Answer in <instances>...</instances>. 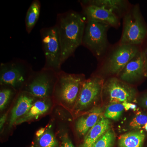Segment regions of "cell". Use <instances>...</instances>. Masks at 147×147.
<instances>
[{
    "label": "cell",
    "instance_id": "8992f818",
    "mask_svg": "<svg viewBox=\"0 0 147 147\" xmlns=\"http://www.w3.org/2000/svg\"><path fill=\"white\" fill-rule=\"evenodd\" d=\"M147 35V28L138 5L133 7L125 15L121 44L140 45Z\"/></svg>",
    "mask_w": 147,
    "mask_h": 147
},
{
    "label": "cell",
    "instance_id": "d4e9b609",
    "mask_svg": "<svg viewBox=\"0 0 147 147\" xmlns=\"http://www.w3.org/2000/svg\"><path fill=\"white\" fill-rule=\"evenodd\" d=\"M60 147H75L67 132H64L60 136Z\"/></svg>",
    "mask_w": 147,
    "mask_h": 147
},
{
    "label": "cell",
    "instance_id": "7c38bea8",
    "mask_svg": "<svg viewBox=\"0 0 147 147\" xmlns=\"http://www.w3.org/2000/svg\"><path fill=\"white\" fill-rule=\"evenodd\" d=\"M84 14L87 20L91 19L116 27L119 24L118 17L115 13L94 5H82Z\"/></svg>",
    "mask_w": 147,
    "mask_h": 147
},
{
    "label": "cell",
    "instance_id": "8fae6325",
    "mask_svg": "<svg viewBox=\"0 0 147 147\" xmlns=\"http://www.w3.org/2000/svg\"><path fill=\"white\" fill-rule=\"evenodd\" d=\"M119 79L131 84L147 76V65L143 51H139L118 75Z\"/></svg>",
    "mask_w": 147,
    "mask_h": 147
},
{
    "label": "cell",
    "instance_id": "30bf717a",
    "mask_svg": "<svg viewBox=\"0 0 147 147\" xmlns=\"http://www.w3.org/2000/svg\"><path fill=\"white\" fill-rule=\"evenodd\" d=\"M102 91L110 103L132 102L137 94V90L119 78L112 77L103 85Z\"/></svg>",
    "mask_w": 147,
    "mask_h": 147
},
{
    "label": "cell",
    "instance_id": "7a4b0ae2",
    "mask_svg": "<svg viewBox=\"0 0 147 147\" xmlns=\"http://www.w3.org/2000/svg\"><path fill=\"white\" fill-rule=\"evenodd\" d=\"M86 79L82 74L57 73L53 96L61 105L73 110Z\"/></svg>",
    "mask_w": 147,
    "mask_h": 147
},
{
    "label": "cell",
    "instance_id": "2e32d148",
    "mask_svg": "<svg viewBox=\"0 0 147 147\" xmlns=\"http://www.w3.org/2000/svg\"><path fill=\"white\" fill-rule=\"evenodd\" d=\"M111 123L108 119L102 116L96 123L85 136L80 147H92L98 139L110 128Z\"/></svg>",
    "mask_w": 147,
    "mask_h": 147
},
{
    "label": "cell",
    "instance_id": "d6986e66",
    "mask_svg": "<svg viewBox=\"0 0 147 147\" xmlns=\"http://www.w3.org/2000/svg\"><path fill=\"white\" fill-rule=\"evenodd\" d=\"M146 138L144 131L133 130L121 135L118 140L119 147H143Z\"/></svg>",
    "mask_w": 147,
    "mask_h": 147
},
{
    "label": "cell",
    "instance_id": "44dd1931",
    "mask_svg": "<svg viewBox=\"0 0 147 147\" xmlns=\"http://www.w3.org/2000/svg\"><path fill=\"white\" fill-rule=\"evenodd\" d=\"M124 110V107L122 103H110L105 109L104 117L108 119L118 121Z\"/></svg>",
    "mask_w": 147,
    "mask_h": 147
},
{
    "label": "cell",
    "instance_id": "3957f363",
    "mask_svg": "<svg viewBox=\"0 0 147 147\" xmlns=\"http://www.w3.org/2000/svg\"><path fill=\"white\" fill-rule=\"evenodd\" d=\"M33 72L31 65L23 60L2 63L0 65V84L9 86L20 91Z\"/></svg>",
    "mask_w": 147,
    "mask_h": 147
},
{
    "label": "cell",
    "instance_id": "ffe728a7",
    "mask_svg": "<svg viewBox=\"0 0 147 147\" xmlns=\"http://www.w3.org/2000/svg\"><path fill=\"white\" fill-rule=\"evenodd\" d=\"M40 2L38 0H34L27 11L25 23L26 30L28 34L31 32L38 21L40 14Z\"/></svg>",
    "mask_w": 147,
    "mask_h": 147
},
{
    "label": "cell",
    "instance_id": "ac0fdd59",
    "mask_svg": "<svg viewBox=\"0 0 147 147\" xmlns=\"http://www.w3.org/2000/svg\"><path fill=\"white\" fill-rule=\"evenodd\" d=\"M82 5H94L101 7L115 13L117 16L126 10L127 5L122 0H91L81 2Z\"/></svg>",
    "mask_w": 147,
    "mask_h": 147
},
{
    "label": "cell",
    "instance_id": "277c9868",
    "mask_svg": "<svg viewBox=\"0 0 147 147\" xmlns=\"http://www.w3.org/2000/svg\"><path fill=\"white\" fill-rule=\"evenodd\" d=\"M42 50L45 57L43 68L52 69L57 73L61 70L62 48L57 27L44 28L40 30Z\"/></svg>",
    "mask_w": 147,
    "mask_h": 147
},
{
    "label": "cell",
    "instance_id": "484cf974",
    "mask_svg": "<svg viewBox=\"0 0 147 147\" xmlns=\"http://www.w3.org/2000/svg\"><path fill=\"white\" fill-rule=\"evenodd\" d=\"M122 104L125 110H135L137 108V106L135 104H133L130 102H124L122 103Z\"/></svg>",
    "mask_w": 147,
    "mask_h": 147
},
{
    "label": "cell",
    "instance_id": "ba28073f",
    "mask_svg": "<svg viewBox=\"0 0 147 147\" xmlns=\"http://www.w3.org/2000/svg\"><path fill=\"white\" fill-rule=\"evenodd\" d=\"M139 51L136 45L120 44L106 59L102 66V70L110 75H118Z\"/></svg>",
    "mask_w": 147,
    "mask_h": 147
},
{
    "label": "cell",
    "instance_id": "5bb4252c",
    "mask_svg": "<svg viewBox=\"0 0 147 147\" xmlns=\"http://www.w3.org/2000/svg\"><path fill=\"white\" fill-rule=\"evenodd\" d=\"M103 109L100 107L92 108L80 116L76 122L75 127L79 136H85L102 116Z\"/></svg>",
    "mask_w": 147,
    "mask_h": 147
},
{
    "label": "cell",
    "instance_id": "cb8c5ba5",
    "mask_svg": "<svg viewBox=\"0 0 147 147\" xmlns=\"http://www.w3.org/2000/svg\"><path fill=\"white\" fill-rule=\"evenodd\" d=\"M147 123V115L138 112L129 124V128L133 130H138L144 127Z\"/></svg>",
    "mask_w": 147,
    "mask_h": 147
},
{
    "label": "cell",
    "instance_id": "f546056e",
    "mask_svg": "<svg viewBox=\"0 0 147 147\" xmlns=\"http://www.w3.org/2000/svg\"><path fill=\"white\" fill-rule=\"evenodd\" d=\"M143 128H144L146 129V131H147V123L145 124L144 126V127Z\"/></svg>",
    "mask_w": 147,
    "mask_h": 147
},
{
    "label": "cell",
    "instance_id": "5b68a950",
    "mask_svg": "<svg viewBox=\"0 0 147 147\" xmlns=\"http://www.w3.org/2000/svg\"><path fill=\"white\" fill-rule=\"evenodd\" d=\"M110 27L94 20H87L82 45L96 57H101L106 53L108 47L107 32Z\"/></svg>",
    "mask_w": 147,
    "mask_h": 147
},
{
    "label": "cell",
    "instance_id": "e0dca14e",
    "mask_svg": "<svg viewBox=\"0 0 147 147\" xmlns=\"http://www.w3.org/2000/svg\"><path fill=\"white\" fill-rule=\"evenodd\" d=\"M32 147H59L52 124L41 127L37 131Z\"/></svg>",
    "mask_w": 147,
    "mask_h": 147
},
{
    "label": "cell",
    "instance_id": "83f0119b",
    "mask_svg": "<svg viewBox=\"0 0 147 147\" xmlns=\"http://www.w3.org/2000/svg\"><path fill=\"white\" fill-rule=\"evenodd\" d=\"M140 100L141 105L144 108L147 109V94L143 96Z\"/></svg>",
    "mask_w": 147,
    "mask_h": 147
},
{
    "label": "cell",
    "instance_id": "52a82bcc",
    "mask_svg": "<svg viewBox=\"0 0 147 147\" xmlns=\"http://www.w3.org/2000/svg\"><path fill=\"white\" fill-rule=\"evenodd\" d=\"M57 73L52 69L43 68L34 71L21 91L28 93L36 98H51L57 80Z\"/></svg>",
    "mask_w": 147,
    "mask_h": 147
},
{
    "label": "cell",
    "instance_id": "7402d4cb",
    "mask_svg": "<svg viewBox=\"0 0 147 147\" xmlns=\"http://www.w3.org/2000/svg\"><path fill=\"white\" fill-rule=\"evenodd\" d=\"M0 91V110L1 112L5 109L9 100L17 91L12 87L6 85H1Z\"/></svg>",
    "mask_w": 147,
    "mask_h": 147
},
{
    "label": "cell",
    "instance_id": "9a60e30c",
    "mask_svg": "<svg viewBox=\"0 0 147 147\" xmlns=\"http://www.w3.org/2000/svg\"><path fill=\"white\" fill-rule=\"evenodd\" d=\"M52 107L51 98H37L27 114L16 121L14 125L37 119L48 113Z\"/></svg>",
    "mask_w": 147,
    "mask_h": 147
},
{
    "label": "cell",
    "instance_id": "603a6c76",
    "mask_svg": "<svg viewBox=\"0 0 147 147\" xmlns=\"http://www.w3.org/2000/svg\"><path fill=\"white\" fill-rule=\"evenodd\" d=\"M115 139V132L110 128L98 139L92 147H113Z\"/></svg>",
    "mask_w": 147,
    "mask_h": 147
},
{
    "label": "cell",
    "instance_id": "4fadbf2b",
    "mask_svg": "<svg viewBox=\"0 0 147 147\" xmlns=\"http://www.w3.org/2000/svg\"><path fill=\"white\" fill-rule=\"evenodd\" d=\"M36 99L28 93L20 91L16 104L11 110L9 127H12L16 121L27 114Z\"/></svg>",
    "mask_w": 147,
    "mask_h": 147
},
{
    "label": "cell",
    "instance_id": "4316f807",
    "mask_svg": "<svg viewBox=\"0 0 147 147\" xmlns=\"http://www.w3.org/2000/svg\"><path fill=\"white\" fill-rule=\"evenodd\" d=\"M7 113L3 114L1 116V119H0V129H1V132L3 130V127L6 121L7 120Z\"/></svg>",
    "mask_w": 147,
    "mask_h": 147
},
{
    "label": "cell",
    "instance_id": "f1b7e54d",
    "mask_svg": "<svg viewBox=\"0 0 147 147\" xmlns=\"http://www.w3.org/2000/svg\"><path fill=\"white\" fill-rule=\"evenodd\" d=\"M144 52V54L145 58H146V61L147 65V46Z\"/></svg>",
    "mask_w": 147,
    "mask_h": 147
},
{
    "label": "cell",
    "instance_id": "6da1fadb",
    "mask_svg": "<svg viewBox=\"0 0 147 147\" xmlns=\"http://www.w3.org/2000/svg\"><path fill=\"white\" fill-rule=\"evenodd\" d=\"M85 18L81 13L71 10L57 14L56 25L61 46L62 64L82 45L87 22Z\"/></svg>",
    "mask_w": 147,
    "mask_h": 147
},
{
    "label": "cell",
    "instance_id": "9c48e42d",
    "mask_svg": "<svg viewBox=\"0 0 147 147\" xmlns=\"http://www.w3.org/2000/svg\"><path fill=\"white\" fill-rule=\"evenodd\" d=\"M103 85V80L98 76H94L85 80L73 111L79 113L89 109L100 96Z\"/></svg>",
    "mask_w": 147,
    "mask_h": 147
}]
</instances>
